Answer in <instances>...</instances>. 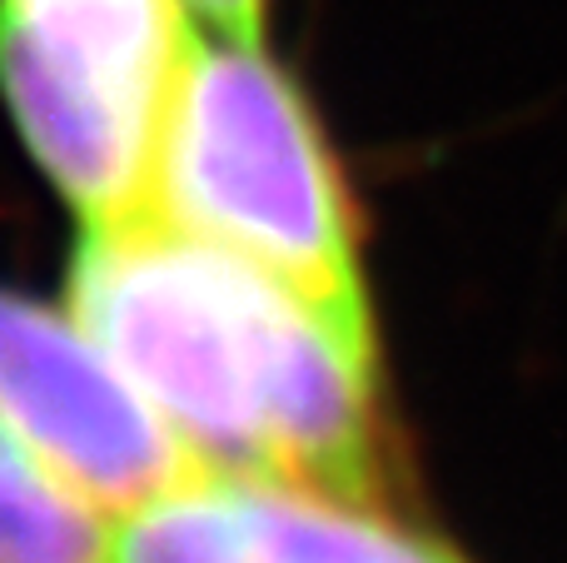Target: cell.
<instances>
[{"mask_svg": "<svg viewBox=\"0 0 567 563\" xmlns=\"http://www.w3.org/2000/svg\"><path fill=\"white\" fill-rule=\"evenodd\" d=\"M110 563H255L239 479L205 469L115 514Z\"/></svg>", "mask_w": 567, "mask_h": 563, "instance_id": "7", "label": "cell"}, {"mask_svg": "<svg viewBox=\"0 0 567 563\" xmlns=\"http://www.w3.org/2000/svg\"><path fill=\"white\" fill-rule=\"evenodd\" d=\"M0 95L25 150L80 225L150 209L165 80L40 35L0 6Z\"/></svg>", "mask_w": 567, "mask_h": 563, "instance_id": "4", "label": "cell"}, {"mask_svg": "<svg viewBox=\"0 0 567 563\" xmlns=\"http://www.w3.org/2000/svg\"><path fill=\"white\" fill-rule=\"evenodd\" d=\"M179 6L205 30H219V35H235V40H265L269 0H179Z\"/></svg>", "mask_w": 567, "mask_h": 563, "instance_id": "9", "label": "cell"}, {"mask_svg": "<svg viewBox=\"0 0 567 563\" xmlns=\"http://www.w3.org/2000/svg\"><path fill=\"white\" fill-rule=\"evenodd\" d=\"M0 419L105 514L205 474L65 305L0 289Z\"/></svg>", "mask_w": 567, "mask_h": 563, "instance_id": "3", "label": "cell"}, {"mask_svg": "<svg viewBox=\"0 0 567 563\" xmlns=\"http://www.w3.org/2000/svg\"><path fill=\"white\" fill-rule=\"evenodd\" d=\"M0 6L45 30L100 40L140 60H169L195 25L179 0H0Z\"/></svg>", "mask_w": 567, "mask_h": 563, "instance_id": "8", "label": "cell"}, {"mask_svg": "<svg viewBox=\"0 0 567 563\" xmlns=\"http://www.w3.org/2000/svg\"><path fill=\"white\" fill-rule=\"evenodd\" d=\"M115 514L0 419V563H110Z\"/></svg>", "mask_w": 567, "mask_h": 563, "instance_id": "6", "label": "cell"}, {"mask_svg": "<svg viewBox=\"0 0 567 563\" xmlns=\"http://www.w3.org/2000/svg\"><path fill=\"white\" fill-rule=\"evenodd\" d=\"M150 209L373 335L353 209L309 100L265 40L189 25L165 95Z\"/></svg>", "mask_w": 567, "mask_h": 563, "instance_id": "2", "label": "cell"}, {"mask_svg": "<svg viewBox=\"0 0 567 563\" xmlns=\"http://www.w3.org/2000/svg\"><path fill=\"white\" fill-rule=\"evenodd\" d=\"M255 563H458L449 549L393 524L379 504L319 489L239 479Z\"/></svg>", "mask_w": 567, "mask_h": 563, "instance_id": "5", "label": "cell"}, {"mask_svg": "<svg viewBox=\"0 0 567 563\" xmlns=\"http://www.w3.org/2000/svg\"><path fill=\"white\" fill-rule=\"evenodd\" d=\"M65 309L185 449L229 479L373 504V335L165 215L80 225Z\"/></svg>", "mask_w": 567, "mask_h": 563, "instance_id": "1", "label": "cell"}]
</instances>
